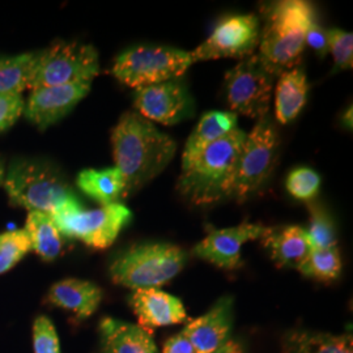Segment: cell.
<instances>
[{
  "label": "cell",
  "mask_w": 353,
  "mask_h": 353,
  "mask_svg": "<svg viewBox=\"0 0 353 353\" xmlns=\"http://www.w3.org/2000/svg\"><path fill=\"white\" fill-rule=\"evenodd\" d=\"M279 147L278 128L267 114L256 121L255 126L246 135L239 159L232 198L242 202L265 186L276 163Z\"/></svg>",
  "instance_id": "9"
},
{
  "label": "cell",
  "mask_w": 353,
  "mask_h": 353,
  "mask_svg": "<svg viewBox=\"0 0 353 353\" xmlns=\"http://www.w3.org/2000/svg\"><path fill=\"white\" fill-rule=\"evenodd\" d=\"M112 143L115 168L126 182V195L163 173L176 151L174 140L137 112L121 117Z\"/></svg>",
  "instance_id": "1"
},
{
  "label": "cell",
  "mask_w": 353,
  "mask_h": 353,
  "mask_svg": "<svg viewBox=\"0 0 353 353\" xmlns=\"http://www.w3.org/2000/svg\"><path fill=\"white\" fill-rule=\"evenodd\" d=\"M89 90L90 83L34 89L26 102L24 113L39 130H45L70 113Z\"/></svg>",
  "instance_id": "14"
},
{
  "label": "cell",
  "mask_w": 353,
  "mask_h": 353,
  "mask_svg": "<svg viewBox=\"0 0 353 353\" xmlns=\"http://www.w3.org/2000/svg\"><path fill=\"white\" fill-rule=\"evenodd\" d=\"M214 353H246L245 352V350H243V347L241 345L240 343L237 341H234V339H229V341L223 345V347H220L217 351H214Z\"/></svg>",
  "instance_id": "35"
},
{
  "label": "cell",
  "mask_w": 353,
  "mask_h": 353,
  "mask_svg": "<svg viewBox=\"0 0 353 353\" xmlns=\"http://www.w3.org/2000/svg\"><path fill=\"white\" fill-rule=\"evenodd\" d=\"M100 72L99 54L90 45L58 42L36 52L29 89L92 83Z\"/></svg>",
  "instance_id": "8"
},
{
  "label": "cell",
  "mask_w": 353,
  "mask_h": 353,
  "mask_svg": "<svg viewBox=\"0 0 353 353\" xmlns=\"http://www.w3.org/2000/svg\"><path fill=\"white\" fill-rule=\"evenodd\" d=\"M3 185L10 201L29 212L52 214L65 201L76 198L64 176L52 165L34 160L13 161Z\"/></svg>",
  "instance_id": "5"
},
{
  "label": "cell",
  "mask_w": 353,
  "mask_h": 353,
  "mask_svg": "<svg viewBox=\"0 0 353 353\" xmlns=\"http://www.w3.org/2000/svg\"><path fill=\"white\" fill-rule=\"evenodd\" d=\"M248 132L236 128L208 145L178 179L181 196L195 205H208L232 198L241 151Z\"/></svg>",
  "instance_id": "3"
},
{
  "label": "cell",
  "mask_w": 353,
  "mask_h": 353,
  "mask_svg": "<svg viewBox=\"0 0 353 353\" xmlns=\"http://www.w3.org/2000/svg\"><path fill=\"white\" fill-rule=\"evenodd\" d=\"M321 188V176L309 168H297L287 178V190L299 201L312 202Z\"/></svg>",
  "instance_id": "30"
},
{
  "label": "cell",
  "mask_w": 353,
  "mask_h": 353,
  "mask_svg": "<svg viewBox=\"0 0 353 353\" xmlns=\"http://www.w3.org/2000/svg\"><path fill=\"white\" fill-rule=\"evenodd\" d=\"M307 79L301 67H294L278 77L275 90V117L281 125L294 121L306 103Z\"/></svg>",
  "instance_id": "21"
},
{
  "label": "cell",
  "mask_w": 353,
  "mask_h": 353,
  "mask_svg": "<svg viewBox=\"0 0 353 353\" xmlns=\"http://www.w3.org/2000/svg\"><path fill=\"white\" fill-rule=\"evenodd\" d=\"M188 254L166 242L135 245L119 254L110 265L115 284L132 290L160 288L183 270Z\"/></svg>",
  "instance_id": "4"
},
{
  "label": "cell",
  "mask_w": 353,
  "mask_h": 353,
  "mask_svg": "<svg viewBox=\"0 0 353 353\" xmlns=\"http://www.w3.org/2000/svg\"><path fill=\"white\" fill-rule=\"evenodd\" d=\"M194 64L190 51L170 46H135L114 62L112 74L127 87L139 89L182 77Z\"/></svg>",
  "instance_id": "6"
},
{
  "label": "cell",
  "mask_w": 353,
  "mask_h": 353,
  "mask_svg": "<svg viewBox=\"0 0 353 353\" xmlns=\"http://www.w3.org/2000/svg\"><path fill=\"white\" fill-rule=\"evenodd\" d=\"M297 270L307 278L321 281L336 280L341 272V252L338 246L331 249H312Z\"/></svg>",
  "instance_id": "26"
},
{
  "label": "cell",
  "mask_w": 353,
  "mask_h": 353,
  "mask_svg": "<svg viewBox=\"0 0 353 353\" xmlns=\"http://www.w3.org/2000/svg\"><path fill=\"white\" fill-rule=\"evenodd\" d=\"M328 52L334 59L332 74L351 70L353 65V36L338 28L327 29Z\"/></svg>",
  "instance_id": "29"
},
{
  "label": "cell",
  "mask_w": 353,
  "mask_h": 353,
  "mask_svg": "<svg viewBox=\"0 0 353 353\" xmlns=\"http://www.w3.org/2000/svg\"><path fill=\"white\" fill-rule=\"evenodd\" d=\"M261 19L254 14H233L223 19L211 36L190 51L194 63L220 58H248L258 49Z\"/></svg>",
  "instance_id": "11"
},
{
  "label": "cell",
  "mask_w": 353,
  "mask_h": 353,
  "mask_svg": "<svg viewBox=\"0 0 353 353\" xmlns=\"http://www.w3.org/2000/svg\"><path fill=\"white\" fill-rule=\"evenodd\" d=\"M262 241L274 262L281 267L297 268L312 250L306 229L299 225L271 228Z\"/></svg>",
  "instance_id": "20"
},
{
  "label": "cell",
  "mask_w": 353,
  "mask_h": 353,
  "mask_svg": "<svg viewBox=\"0 0 353 353\" xmlns=\"http://www.w3.org/2000/svg\"><path fill=\"white\" fill-rule=\"evenodd\" d=\"M239 115L233 112H210L201 118L191 132L182 154V168L191 164L208 145L223 139L237 127Z\"/></svg>",
  "instance_id": "19"
},
{
  "label": "cell",
  "mask_w": 353,
  "mask_h": 353,
  "mask_svg": "<svg viewBox=\"0 0 353 353\" xmlns=\"http://www.w3.org/2000/svg\"><path fill=\"white\" fill-rule=\"evenodd\" d=\"M77 186L101 205H109L126 195V182L114 166L108 169H87L77 176Z\"/></svg>",
  "instance_id": "24"
},
{
  "label": "cell",
  "mask_w": 353,
  "mask_h": 353,
  "mask_svg": "<svg viewBox=\"0 0 353 353\" xmlns=\"http://www.w3.org/2000/svg\"><path fill=\"white\" fill-rule=\"evenodd\" d=\"M281 352L353 353L352 335H334L309 330H292L283 336Z\"/></svg>",
  "instance_id": "22"
},
{
  "label": "cell",
  "mask_w": 353,
  "mask_h": 353,
  "mask_svg": "<svg viewBox=\"0 0 353 353\" xmlns=\"http://www.w3.org/2000/svg\"><path fill=\"white\" fill-rule=\"evenodd\" d=\"M258 58L275 76L299 65L307 28L316 16L314 7L303 0L275 1L262 8Z\"/></svg>",
  "instance_id": "2"
},
{
  "label": "cell",
  "mask_w": 353,
  "mask_h": 353,
  "mask_svg": "<svg viewBox=\"0 0 353 353\" xmlns=\"http://www.w3.org/2000/svg\"><path fill=\"white\" fill-rule=\"evenodd\" d=\"M24 230L29 237L32 250L45 261H54L63 252V234L59 232L50 214L30 211Z\"/></svg>",
  "instance_id": "23"
},
{
  "label": "cell",
  "mask_w": 353,
  "mask_h": 353,
  "mask_svg": "<svg viewBox=\"0 0 353 353\" xmlns=\"http://www.w3.org/2000/svg\"><path fill=\"white\" fill-rule=\"evenodd\" d=\"M51 216L65 237L83 241L94 249H106L130 223L132 214L118 202L96 210H83L79 199L72 198L61 204Z\"/></svg>",
  "instance_id": "7"
},
{
  "label": "cell",
  "mask_w": 353,
  "mask_h": 353,
  "mask_svg": "<svg viewBox=\"0 0 353 353\" xmlns=\"http://www.w3.org/2000/svg\"><path fill=\"white\" fill-rule=\"evenodd\" d=\"M30 250H32V245L24 229L1 233L0 234V274L10 271Z\"/></svg>",
  "instance_id": "28"
},
{
  "label": "cell",
  "mask_w": 353,
  "mask_h": 353,
  "mask_svg": "<svg viewBox=\"0 0 353 353\" xmlns=\"http://www.w3.org/2000/svg\"><path fill=\"white\" fill-rule=\"evenodd\" d=\"M232 326L233 299L224 296L204 316L190 321L182 332L196 353H214L230 339Z\"/></svg>",
  "instance_id": "15"
},
{
  "label": "cell",
  "mask_w": 353,
  "mask_h": 353,
  "mask_svg": "<svg viewBox=\"0 0 353 353\" xmlns=\"http://www.w3.org/2000/svg\"><path fill=\"white\" fill-rule=\"evenodd\" d=\"M306 45L316 51L319 58H323L328 54L327 29H325L316 20L307 28L305 36V46Z\"/></svg>",
  "instance_id": "33"
},
{
  "label": "cell",
  "mask_w": 353,
  "mask_h": 353,
  "mask_svg": "<svg viewBox=\"0 0 353 353\" xmlns=\"http://www.w3.org/2000/svg\"><path fill=\"white\" fill-rule=\"evenodd\" d=\"M36 52L0 57V93H21L29 87Z\"/></svg>",
  "instance_id": "25"
},
{
  "label": "cell",
  "mask_w": 353,
  "mask_h": 353,
  "mask_svg": "<svg viewBox=\"0 0 353 353\" xmlns=\"http://www.w3.org/2000/svg\"><path fill=\"white\" fill-rule=\"evenodd\" d=\"M33 343L36 353H61L59 339L48 316H38L33 326Z\"/></svg>",
  "instance_id": "31"
},
{
  "label": "cell",
  "mask_w": 353,
  "mask_h": 353,
  "mask_svg": "<svg viewBox=\"0 0 353 353\" xmlns=\"http://www.w3.org/2000/svg\"><path fill=\"white\" fill-rule=\"evenodd\" d=\"M163 353H196L189 339L181 331L179 334L169 338L164 344Z\"/></svg>",
  "instance_id": "34"
},
{
  "label": "cell",
  "mask_w": 353,
  "mask_h": 353,
  "mask_svg": "<svg viewBox=\"0 0 353 353\" xmlns=\"http://www.w3.org/2000/svg\"><path fill=\"white\" fill-rule=\"evenodd\" d=\"M24 108L21 93H0V132L14 125Z\"/></svg>",
  "instance_id": "32"
},
{
  "label": "cell",
  "mask_w": 353,
  "mask_h": 353,
  "mask_svg": "<svg viewBox=\"0 0 353 353\" xmlns=\"http://www.w3.org/2000/svg\"><path fill=\"white\" fill-rule=\"evenodd\" d=\"M130 305L139 319L140 327L144 330L173 326L188 321L182 300L160 288L134 290L130 296Z\"/></svg>",
  "instance_id": "16"
},
{
  "label": "cell",
  "mask_w": 353,
  "mask_h": 353,
  "mask_svg": "<svg viewBox=\"0 0 353 353\" xmlns=\"http://www.w3.org/2000/svg\"><path fill=\"white\" fill-rule=\"evenodd\" d=\"M4 176H6V170H4V165L0 160V186L3 185V181H4Z\"/></svg>",
  "instance_id": "37"
},
{
  "label": "cell",
  "mask_w": 353,
  "mask_h": 353,
  "mask_svg": "<svg viewBox=\"0 0 353 353\" xmlns=\"http://www.w3.org/2000/svg\"><path fill=\"white\" fill-rule=\"evenodd\" d=\"M137 113L165 126H173L194 115V101L182 77L137 89Z\"/></svg>",
  "instance_id": "12"
},
{
  "label": "cell",
  "mask_w": 353,
  "mask_h": 353,
  "mask_svg": "<svg viewBox=\"0 0 353 353\" xmlns=\"http://www.w3.org/2000/svg\"><path fill=\"white\" fill-rule=\"evenodd\" d=\"M276 77L256 54L243 58L225 75L228 102L233 113L256 121L267 115Z\"/></svg>",
  "instance_id": "10"
},
{
  "label": "cell",
  "mask_w": 353,
  "mask_h": 353,
  "mask_svg": "<svg viewBox=\"0 0 353 353\" xmlns=\"http://www.w3.org/2000/svg\"><path fill=\"white\" fill-rule=\"evenodd\" d=\"M271 228L242 223L240 225L211 230L204 240L195 245L194 255L224 270L242 265L241 249L249 241L262 240Z\"/></svg>",
  "instance_id": "13"
},
{
  "label": "cell",
  "mask_w": 353,
  "mask_h": 353,
  "mask_svg": "<svg viewBox=\"0 0 353 353\" xmlns=\"http://www.w3.org/2000/svg\"><path fill=\"white\" fill-rule=\"evenodd\" d=\"M102 353H159L147 330L114 318L100 323Z\"/></svg>",
  "instance_id": "17"
},
{
  "label": "cell",
  "mask_w": 353,
  "mask_h": 353,
  "mask_svg": "<svg viewBox=\"0 0 353 353\" xmlns=\"http://www.w3.org/2000/svg\"><path fill=\"white\" fill-rule=\"evenodd\" d=\"M49 300L51 303L74 313L77 318H88L99 309L102 290L90 281L65 279L51 287Z\"/></svg>",
  "instance_id": "18"
},
{
  "label": "cell",
  "mask_w": 353,
  "mask_h": 353,
  "mask_svg": "<svg viewBox=\"0 0 353 353\" xmlns=\"http://www.w3.org/2000/svg\"><path fill=\"white\" fill-rule=\"evenodd\" d=\"M307 208L310 212V223L306 233L312 249L336 248L335 224L327 208L322 203L314 201L307 202Z\"/></svg>",
  "instance_id": "27"
},
{
  "label": "cell",
  "mask_w": 353,
  "mask_h": 353,
  "mask_svg": "<svg viewBox=\"0 0 353 353\" xmlns=\"http://www.w3.org/2000/svg\"><path fill=\"white\" fill-rule=\"evenodd\" d=\"M343 122H344V125L347 128H352V108H350L345 114H344V117H343Z\"/></svg>",
  "instance_id": "36"
}]
</instances>
